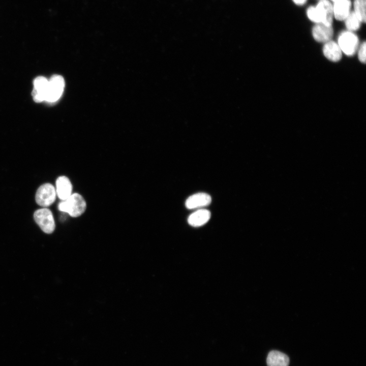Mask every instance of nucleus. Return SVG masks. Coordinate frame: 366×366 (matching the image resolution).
I'll list each match as a JSON object with an SVG mask.
<instances>
[{
  "label": "nucleus",
  "mask_w": 366,
  "mask_h": 366,
  "mask_svg": "<svg viewBox=\"0 0 366 366\" xmlns=\"http://www.w3.org/2000/svg\"><path fill=\"white\" fill-rule=\"evenodd\" d=\"M86 208V203L84 198L77 193H72L69 198L62 200L58 205L59 210L73 218L81 216Z\"/></svg>",
  "instance_id": "f257e3e1"
},
{
  "label": "nucleus",
  "mask_w": 366,
  "mask_h": 366,
  "mask_svg": "<svg viewBox=\"0 0 366 366\" xmlns=\"http://www.w3.org/2000/svg\"><path fill=\"white\" fill-rule=\"evenodd\" d=\"M337 43L342 52L348 56H352L358 50L359 39L352 32L346 30L340 34Z\"/></svg>",
  "instance_id": "f03ea898"
},
{
  "label": "nucleus",
  "mask_w": 366,
  "mask_h": 366,
  "mask_svg": "<svg viewBox=\"0 0 366 366\" xmlns=\"http://www.w3.org/2000/svg\"><path fill=\"white\" fill-rule=\"evenodd\" d=\"M65 88V80L62 76L53 75L48 80V84L45 96V101L53 103L61 97Z\"/></svg>",
  "instance_id": "7ed1b4c3"
},
{
  "label": "nucleus",
  "mask_w": 366,
  "mask_h": 366,
  "mask_svg": "<svg viewBox=\"0 0 366 366\" xmlns=\"http://www.w3.org/2000/svg\"><path fill=\"white\" fill-rule=\"evenodd\" d=\"M34 218L44 232L50 234L54 231L55 224L53 214L50 209L45 207L39 209L34 212Z\"/></svg>",
  "instance_id": "20e7f679"
},
{
  "label": "nucleus",
  "mask_w": 366,
  "mask_h": 366,
  "mask_svg": "<svg viewBox=\"0 0 366 366\" xmlns=\"http://www.w3.org/2000/svg\"><path fill=\"white\" fill-rule=\"evenodd\" d=\"M56 197L54 187L49 183L41 185L37 190L35 196L37 203L40 206L46 207L51 205Z\"/></svg>",
  "instance_id": "39448f33"
},
{
  "label": "nucleus",
  "mask_w": 366,
  "mask_h": 366,
  "mask_svg": "<svg viewBox=\"0 0 366 366\" xmlns=\"http://www.w3.org/2000/svg\"><path fill=\"white\" fill-rule=\"evenodd\" d=\"M321 23L326 25H332L333 19L332 5L328 0H320L316 6Z\"/></svg>",
  "instance_id": "423d86ee"
},
{
  "label": "nucleus",
  "mask_w": 366,
  "mask_h": 366,
  "mask_svg": "<svg viewBox=\"0 0 366 366\" xmlns=\"http://www.w3.org/2000/svg\"><path fill=\"white\" fill-rule=\"evenodd\" d=\"M55 191L59 199L65 200L72 194L73 186L70 180L65 176L58 177L56 180Z\"/></svg>",
  "instance_id": "0eeeda50"
},
{
  "label": "nucleus",
  "mask_w": 366,
  "mask_h": 366,
  "mask_svg": "<svg viewBox=\"0 0 366 366\" xmlns=\"http://www.w3.org/2000/svg\"><path fill=\"white\" fill-rule=\"evenodd\" d=\"M332 25H326L321 23H316L312 29L314 39L319 42L326 43L330 41L333 36Z\"/></svg>",
  "instance_id": "6e6552de"
},
{
  "label": "nucleus",
  "mask_w": 366,
  "mask_h": 366,
  "mask_svg": "<svg viewBox=\"0 0 366 366\" xmlns=\"http://www.w3.org/2000/svg\"><path fill=\"white\" fill-rule=\"evenodd\" d=\"M48 84V80L44 77L39 76L34 80L32 95L35 102L45 101Z\"/></svg>",
  "instance_id": "1a4fd4ad"
},
{
  "label": "nucleus",
  "mask_w": 366,
  "mask_h": 366,
  "mask_svg": "<svg viewBox=\"0 0 366 366\" xmlns=\"http://www.w3.org/2000/svg\"><path fill=\"white\" fill-rule=\"evenodd\" d=\"M211 201V198L205 193H198L190 196L186 201L185 205L188 209H195L206 206Z\"/></svg>",
  "instance_id": "9d476101"
},
{
  "label": "nucleus",
  "mask_w": 366,
  "mask_h": 366,
  "mask_svg": "<svg viewBox=\"0 0 366 366\" xmlns=\"http://www.w3.org/2000/svg\"><path fill=\"white\" fill-rule=\"evenodd\" d=\"M351 7V0H339L333 3V16L338 20H345L350 12Z\"/></svg>",
  "instance_id": "9b49d317"
},
{
  "label": "nucleus",
  "mask_w": 366,
  "mask_h": 366,
  "mask_svg": "<svg viewBox=\"0 0 366 366\" xmlns=\"http://www.w3.org/2000/svg\"><path fill=\"white\" fill-rule=\"evenodd\" d=\"M323 53L328 59L332 62L339 61L342 55V51L338 43L331 40L325 43Z\"/></svg>",
  "instance_id": "f8f14e48"
},
{
  "label": "nucleus",
  "mask_w": 366,
  "mask_h": 366,
  "mask_svg": "<svg viewBox=\"0 0 366 366\" xmlns=\"http://www.w3.org/2000/svg\"><path fill=\"white\" fill-rule=\"evenodd\" d=\"M210 212L205 209H200L193 212L188 219L189 224L194 227L201 226L209 220Z\"/></svg>",
  "instance_id": "ddd939ff"
},
{
  "label": "nucleus",
  "mask_w": 366,
  "mask_h": 366,
  "mask_svg": "<svg viewBox=\"0 0 366 366\" xmlns=\"http://www.w3.org/2000/svg\"><path fill=\"white\" fill-rule=\"evenodd\" d=\"M266 363L267 366H288L289 358L280 351L273 350L268 353Z\"/></svg>",
  "instance_id": "4468645a"
},
{
  "label": "nucleus",
  "mask_w": 366,
  "mask_h": 366,
  "mask_svg": "<svg viewBox=\"0 0 366 366\" xmlns=\"http://www.w3.org/2000/svg\"><path fill=\"white\" fill-rule=\"evenodd\" d=\"M345 22L348 30L351 32L358 29L361 23L354 11L350 12L345 19Z\"/></svg>",
  "instance_id": "2eb2a0df"
},
{
  "label": "nucleus",
  "mask_w": 366,
  "mask_h": 366,
  "mask_svg": "<svg viewBox=\"0 0 366 366\" xmlns=\"http://www.w3.org/2000/svg\"><path fill=\"white\" fill-rule=\"evenodd\" d=\"M365 5L366 0H354V12L361 22H365Z\"/></svg>",
  "instance_id": "dca6fc26"
},
{
  "label": "nucleus",
  "mask_w": 366,
  "mask_h": 366,
  "mask_svg": "<svg viewBox=\"0 0 366 366\" xmlns=\"http://www.w3.org/2000/svg\"><path fill=\"white\" fill-rule=\"evenodd\" d=\"M308 18L312 21L316 23H321L320 18L316 6L309 7L307 11Z\"/></svg>",
  "instance_id": "f3484780"
},
{
  "label": "nucleus",
  "mask_w": 366,
  "mask_h": 366,
  "mask_svg": "<svg viewBox=\"0 0 366 366\" xmlns=\"http://www.w3.org/2000/svg\"><path fill=\"white\" fill-rule=\"evenodd\" d=\"M365 50H366V44L365 42H363L360 46L358 47V56L359 60L363 63H365Z\"/></svg>",
  "instance_id": "a211bd4d"
},
{
  "label": "nucleus",
  "mask_w": 366,
  "mask_h": 366,
  "mask_svg": "<svg viewBox=\"0 0 366 366\" xmlns=\"http://www.w3.org/2000/svg\"><path fill=\"white\" fill-rule=\"evenodd\" d=\"M294 4L298 6H302L306 3L307 0H292Z\"/></svg>",
  "instance_id": "6ab92c4d"
},
{
  "label": "nucleus",
  "mask_w": 366,
  "mask_h": 366,
  "mask_svg": "<svg viewBox=\"0 0 366 366\" xmlns=\"http://www.w3.org/2000/svg\"><path fill=\"white\" fill-rule=\"evenodd\" d=\"M330 1H331L333 3H334V2H337V1H339V0H330Z\"/></svg>",
  "instance_id": "aec40b11"
}]
</instances>
